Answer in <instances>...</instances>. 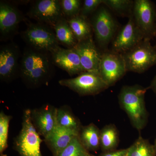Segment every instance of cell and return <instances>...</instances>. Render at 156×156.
<instances>
[{"label": "cell", "mask_w": 156, "mask_h": 156, "mask_svg": "<svg viewBox=\"0 0 156 156\" xmlns=\"http://www.w3.org/2000/svg\"><path fill=\"white\" fill-rule=\"evenodd\" d=\"M52 64L44 52L27 48L20 59L19 75L27 87L37 88L50 80L53 73Z\"/></svg>", "instance_id": "obj_1"}, {"label": "cell", "mask_w": 156, "mask_h": 156, "mask_svg": "<svg viewBox=\"0 0 156 156\" xmlns=\"http://www.w3.org/2000/svg\"><path fill=\"white\" fill-rule=\"evenodd\" d=\"M148 87L139 85L124 86L119 93V103L127 115L131 124L137 131L145 128L148 122L145 96Z\"/></svg>", "instance_id": "obj_2"}, {"label": "cell", "mask_w": 156, "mask_h": 156, "mask_svg": "<svg viewBox=\"0 0 156 156\" xmlns=\"http://www.w3.org/2000/svg\"><path fill=\"white\" fill-rule=\"evenodd\" d=\"M31 119V110L27 109L23 115L22 127L14 141V147L20 156H42L43 141Z\"/></svg>", "instance_id": "obj_3"}, {"label": "cell", "mask_w": 156, "mask_h": 156, "mask_svg": "<svg viewBox=\"0 0 156 156\" xmlns=\"http://www.w3.org/2000/svg\"><path fill=\"white\" fill-rule=\"evenodd\" d=\"M127 72L142 73L156 65V48L144 39L134 48L122 54Z\"/></svg>", "instance_id": "obj_4"}, {"label": "cell", "mask_w": 156, "mask_h": 156, "mask_svg": "<svg viewBox=\"0 0 156 156\" xmlns=\"http://www.w3.org/2000/svg\"><path fill=\"white\" fill-rule=\"evenodd\" d=\"M90 23L98 44L104 52L107 51L118 28L116 20L106 6H101L93 14Z\"/></svg>", "instance_id": "obj_5"}, {"label": "cell", "mask_w": 156, "mask_h": 156, "mask_svg": "<svg viewBox=\"0 0 156 156\" xmlns=\"http://www.w3.org/2000/svg\"><path fill=\"white\" fill-rule=\"evenodd\" d=\"M22 37L30 48L41 52L52 53L59 47L55 33L43 24H30Z\"/></svg>", "instance_id": "obj_6"}, {"label": "cell", "mask_w": 156, "mask_h": 156, "mask_svg": "<svg viewBox=\"0 0 156 156\" xmlns=\"http://www.w3.org/2000/svg\"><path fill=\"white\" fill-rule=\"evenodd\" d=\"M58 83L81 96L97 95L109 87L99 73L93 72L83 73L75 78L60 80Z\"/></svg>", "instance_id": "obj_7"}, {"label": "cell", "mask_w": 156, "mask_h": 156, "mask_svg": "<svg viewBox=\"0 0 156 156\" xmlns=\"http://www.w3.org/2000/svg\"><path fill=\"white\" fill-rule=\"evenodd\" d=\"M132 16L144 39L151 41L155 37L156 6L150 0H135Z\"/></svg>", "instance_id": "obj_8"}, {"label": "cell", "mask_w": 156, "mask_h": 156, "mask_svg": "<svg viewBox=\"0 0 156 156\" xmlns=\"http://www.w3.org/2000/svg\"><path fill=\"white\" fill-rule=\"evenodd\" d=\"M127 72L122 54L108 50L101 54L99 74L109 87L114 86Z\"/></svg>", "instance_id": "obj_9"}, {"label": "cell", "mask_w": 156, "mask_h": 156, "mask_svg": "<svg viewBox=\"0 0 156 156\" xmlns=\"http://www.w3.org/2000/svg\"><path fill=\"white\" fill-rule=\"evenodd\" d=\"M141 31L137 27L132 14L127 23L115 36L112 41V51L122 54L131 50L144 40Z\"/></svg>", "instance_id": "obj_10"}, {"label": "cell", "mask_w": 156, "mask_h": 156, "mask_svg": "<svg viewBox=\"0 0 156 156\" xmlns=\"http://www.w3.org/2000/svg\"><path fill=\"white\" fill-rule=\"evenodd\" d=\"M20 50L14 44H7L0 50V78L5 82L13 81L19 75Z\"/></svg>", "instance_id": "obj_11"}, {"label": "cell", "mask_w": 156, "mask_h": 156, "mask_svg": "<svg viewBox=\"0 0 156 156\" xmlns=\"http://www.w3.org/2000/svg\"><path fill=\"white\" fill-rule=\"evenodd\" d=\"M62 12L60 1L39 0L34 3L28 14L30 17L39 22L54 27L56 23L62 18Z\"/></svg>", "instance_id": "obj_12"}, {"label": "cell", "mask_w": 156, "mask_h": 156, "mask_svg": "<svg viewBox=\"0 0 156 156\" xmlns=\"http://www.w3.org/2000/svg\"><path fill=\"white\" fill-rule=\"evenodd\" d=\"M57 108L46 104L38 108L31 110V119L37 131L41 136L47 138L57 126Z\"/></svg>", "instance_id": "obj_13"}, {"label": "cell", "mask_w": 156, "mask_h": 156, "mask_svg": "<svg viewBox=\"0 0 156 156\" xmlns=\"http://www.w3.org/2000/svg\"><path fill=\"white\" fill-rule=\"evenodd\" d=\"M73 48L80 56L84 72H93L99 74L102 53H101L98 50L92 37L78 42Z\"/></svg>", "instance_id": "obj_14"}, {"label": "cell", "mask_w": 156, "mask_h": 156, "mask_svg": "<svg viewBox=\"0 0 156 156\" xmlns=\"http://www.w3.org/2000/svg\"><path fill=\"white\" fill-rule=\"evenodd\" d=\"M51 53L53 62L70 76L84 73L80 59L74 48L63 49L58 47Z\"/></svg>", "instance_id": "obj_15"}, {"label": "cell", "mask_w": 156, "mask_h": 156, "mask_svg": "<svg viewBox=\"0 0 156 156\" xmlns=\"http://www.w3.org/2000/svg\"><path fill=\"white\" fill-rule=\"evenodd\" d=\"M80 131L62 128L57 125L51 134L44 139V141L53 156H57L75 138L79 137Z\"/></svg>", "instance_id": "obj_16"}, {"label": "cell", "mask_w": 156, "mask_h": 156, "mask_svg": "<svg viewBox=\"0 0 156 156\" xmlns=\"http://www.w3.org/2000/svg\"><path fill=\"white\" fill-rule=\"evenodd\" d=\"M19 10L5 2L0 3V32L2 36L9 35L17 28L22 20Z\"/></svg>", "instance_id": "obj_17"}, {"label": "cell", "mask_w": 156, "mask_h": 156, "mask_svg": "<svg viewBox=\"0 0 156 156\" xmlns=\"http://www.w3.org/2000/svg\"><path fill=\"white\" fill-rule=\"evenodd\" d=\"M79 138L88 151H96L100 148V130L93 123L82 127Z\"/></svg>", "instance_id": "obj_18"}, {"label": "cell", "mask_w": 156, "mask_h": 156, "mask_svg": "<svg viewBox=\"0 0 156 156\" xmlns=\"http://www.w3.org/2000/svg\"><path fill=\"white\" fill-rule=\"evenodd\" d=\"M68 23L78 43L92 37V26L86 17L79 15L71 17Z\"/></svg>", "instance_id": "obj_19"}, {"label": "cell", "mask_w": 156, "mask_h": 156, "mask_svg": "<svg viewBox=\"0 0 156 156\" xmlns=\"http://www.w3.org/2000/svg\"><path fill=\"white\" fill-rule=\"evenodd\" d=\"M119 143V132L115 125L109 124L100 130V148L102 152L115 150Z\"/></svg>", "instance_id": "obj_20"}, {"label": "cell", "mask_w": 156, "mask_h": 156, "mask_svg": "<svg viewBox=\"0 0 156 156\" xmlns=\"http://www.w3.org/2000/svg\"><path fill=\"white\" fill-rule=\"evenodd\" d=\"M54 29L58 42L70 48H74L77 44L78 42L71 29L68 21L62 17L54 25Z\"/></svg>", "instance_id": "obj_21"}, {"label": "cell", "mask_w": 156, "mask_h": 156, "mask_svg": "<svg viewBox=\"0 0 156 156\" xmlns=\"http://www.w3.org/2000/svg\"><path fill=\"white\" fill-rule=\"evenodd\" d=\"M56 119L57 125L60 127L80 131L82 127L80 121L67 106L57 108Z\"/></svg>", "instance_id": "obj_22"}, {"label": "cell", "mask_w": 156, "mask_h": 156, "mask_svg": "<svg viewBox=\"0 0 156 156\" xmlns=\"http://www.w3.org/2000/svg\"><path fill=\"white\" fill-rule=\"evenodd\" d=\"M127 156H156L154 145L141 136L128 148Z\"/></svg>", "instance_id": "obj_23"}, {"label": "cell", "mask_w": 156, "mask_h": 156, "mask_svg": "<svg viewBox=\"0 0 156 156\" xmlns=\"http://www.w3.org/2000/svg\"><path fill=\"white\" fill-rule=\"evenodd\" d=\"M134 1L103 0V5L116 14L129 17L132 14Z\"/></svg>", "instance_id": "obj_24"}, {"label": "cell", "mask_w": 156, "mask_h": 156, "mask_svg": "<svg viewBox=\"0 0 156 156\" xmlns=\"http://www.w3.org/2000/svg\"><path fill=\"white\" fill-rule=\"evenodd\" d=\"M12 117L5 114L3 111L0 113V153L3 154L8 147L9 124Z\"/></svg>", "instance_id": "obj_25"}, {"label": "cell", "mask_w": 156, "mask_h": 156, "mask_svg": "<svg viewBox=\"0 0 156 156\" xmlns=\"http://www.w3.org/2000/svg\"><path fill=\"white\" fill-rule=\"evenodd\" d=\"M90 155L82 144L79 136L75 138L57 156H90Z\"/></svg>", "instance_id": "obj_26"}, {"label": "cell", "mask_w": 156, "mask_h": 156, "mask_svg": "<svg viewBox=\"0 0 156 156\" xmlns=\"http://www.w3.org/2000/svg\"><path fill=\"white\" fill-rule=\"evenodd\" d=\"M60 3L62 12L66 15L72 17L80 13L82 8L80 0H62Z\"/></svg>", "instance_id": "obj_27"}, {"label": "cell", "mask_w": 156, "mask_h": 156, "mask_svg": "<svg viewBox=\"0 0 156 156\" xmlns=\"http://www.w3.org/2000/svg\"><path fill=\"white\" fill-rule=\"evenodd\" d=\"M102 4L103 0H85L81 8L80 15L87 18L90 14L96 11Z\"/></svg>", "instance_id": "obj_28"}, {"label": "cell", "mask_w": 156, "mask_h": 156, "mask_svg": "<svg viewBox=\"0 0 156 156\" xmlns=\"http://www.w3.org/2000/svg\"><path fill=\"white\" fill-rule=\"evenodd\" d=\"M128 148L121 150H115L112 151L102 152L99 156H127Z\"/></svg>", "instance_id": "obj_29"}, {"label": "cell", "mask_w": 156, "mask_h": 156, "mask_svg": "<svg viewBox=\"0 0 156 156\" xmlns=\"http://www.w3.org/2000/svg\"><path fill=\"white\" fill-rule=\"evenodd\" d=\"M149 88L152 90L156 96V75L151 82L150 86L149 87Z\"/></svg>", "instance_id": "obj_30"}, {"label": "cell", "mask_w": 156, "mask_h": 156, "mask_svg": "<svg viewBox=\"0 0 156 156\" xmlns=\"http://www.w3.org/2000/svg\"><path fill=\"white\" fill-rule=\"evenodd\" d=\"M154 147L155 150L156 151V139L155 140V141L154 144Z\"/></svg>", "instance_id": "obj_31"}, {"label": "cell", "mask_w": 156, "mask_h": 156, "mask_svg": "<svg viewBox=\"0 0 156 156\" xmlns=\"http://www.w3.org/2000/svg\"><path fill=\"white\" fill-rule=\"evenodd\" d=\"M1 156H7V155L4 154H1Z\"/></svg>", "instance_id": "obj_32"}, {"label": "cell", "mask_w": 156, "mask_h": 156, "mask_svg": "<svg viewBox=\"0 0 156 156\" xmlns=\"http://www.w3.org/2000/svg\"><path fill=\"white\" fill-rule=\"evenodd\" d=\"M155 37L156 38V33ZM155 46V47L156 48V44Z\"/></svg>", "instance_id": "obj_33"}, {"label": "cell", "mask_w": 156, "mask_h": 156, "mask_svg": "<svg viewBox=\"0 0 156 156\" xmlns=\"http://www.w3.org/2000/svg\"><path fill=\"white\" fill-rule=\"evenodd\" d=\"M90 156H93V155H91V154H90Z\"/></svg>", "instance_id": "obj_34"}, {"label": "cell", "mask_w": 156, "mask_h": 156, "mask_svg": "<svg viewBox=\"0 0 156 156\" xmlns=\"http://www.w3.org/2000/svg\"></svg>", "instance_id": "obj_35"}]
</instances>
